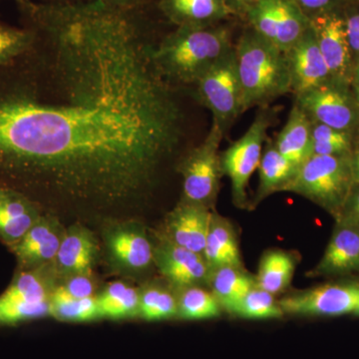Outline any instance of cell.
I'll list each match as a JSON object with an SVG mask.
<instances>
[{
    "label": "cell",
    "instance_id": "e0dca14e",
    "mask_svg": "<svg viewBox=\"0 0 359 359\" xmlns=\"http://www.w3.org/2000/svg\"><path fill=\"white\" fill-rule=\"evenodd\" d=\"M99 244L95 236L84 224L67 226L52 264L54 275L60 282L67 276L93 273L98 261Z\"/></svg>",
    "mask_w": 359,
    "mask_h": 359
},
{
    "label": "cell",
    "instance_id": "4316f807",
    "mask_svg": "<svg viewBox=\"0 0 359 359\" xmlns=\"http://www.w3.org/2000/svg\"><path fill=\"white\" fill-rule=\"evenodd\" d=\"M101 320H129L139 318L140 290L125 282L108 283L96 295Z\"/></svg>",
    "mask_w": 359,
    "mask_h": 359
},
{
    "label": "cell",
    "instance_id": "8992f818",
    "mask_svg": "<svg viewBox=\"0 0 359 359\" xmlns=\"http://www.w3.org/2000/svg\"><path fill=\"white\" fill-rule=\"evenodd\" d=\"M273 118V110H261L245 133L219 154L222 173L230 179L231 201L238 209L249 210L248 187L261 163L264 143Z\"/></svg>",
    "mask_w": 359,
    "mask_h": 359
},
{
    "label": "cell",
    "instance_id": "d4e9b609",
    "mask_svg": "<svg viewBox=\"0 0 359 359\" xmlns=\"http://www.w3.org/2000/svg\"><path fill=\"white\" fill-rule=\"evenodd\" d=\"M256 285V278L245 268L222 266L212 269L208 287L223 311L230 313L236 304Z\"/></svg>",
    "mask_w": 359,
    "mask_h": 359
},
{
    "label": "cell",
    "instance_id": "ffe728a7",
    "mask_svg": "<svg viewBox=\"0 0 359 359\" xmlns=\"http://www.w3.org/2000/svg\"><path fill=\"white\" fill-rule=\"evenodd\" d=\"M158 7L177 27L216 25L233 15L224 0H160Z\"/></svg>",
    "mask_w": 359,
    "mask_h": 359
},
{
    "label": "cell",
    "instance_id": "7a4b0ae2",
    "mask_svg": "<svg viewBox=\"0 0 359 359\" xmlns=\"http://www.w3.org/2000/svg\"><path fill=\"white\" fill-rule=\"evenodd\" d=\"M233 46L226 26H183L153 45L152 59L170 84L195 85Z\"/></svg>",
    "mask_w": 359,
    "mask_h": 359
},
{
    "label": "cell",
    "instance_id": "484cf974",
    "mask_svg": "<svg viewBox=\"0 0 359 359\" xmlns=\"http://www.w3.org/2000/svg\"><path fill=\"white\" fill-rule=\"evenodd\" d=\"M297 256L283 250H269L262 257L256 278L259 289L276 295L287 290L297 269Z\"/></svg>",
    "mask_w": 359,
    "mask_h": 359
},
{
    "label": "cell",
    "instance_id": "2e32d148",
    "mask_svg": "<svg viewBox=\"0 0 359 359\" xmlns=\"http://www.w3.org/2000/svg\"><path fill=\"white\" fill-rule=\"evenodd\" d=\"M212 211L204 205L180 200L168 212L163 230L158 233L175 245L203 255Z\"/></svg>",
    "mask_w": 359,
    "mask_h": 359
},
{
    "label": "cell",
    "instance_id": "f1b7e54d",
    "mask_svg": "<svg viewBox=\"0 0 359 359\" xmlns=\"http://www.w3.org/2000/svg\"><path fill=\"white\" fill-rule=\"evenodd\" d=\"M178 299L177 318L183 320H205L219 318L223 309L211 290L201 285L176 290Z\"/></svg>",
    "mask_w": 359,
    "mask_h": 359
},
{
    "label": "cell",
    "instance_id": "f35d334b",
    "mask_svg": "<svg viewBox=\"0 0 359 359\" xmlns=\"http://www.w3.org/2000/svg\"><path fill=\"white\" fill-rule=\"evenodd\" d=\"M106 6L124 11H134L137 6L143 4L145 0H100Z\"/></svg>",
    "mask_w": 359,
    "mask_h": 359
},
{
    "label": "cell",
    "instance_id": "74e56055",
    "mask_svg": "<svg viewBox=\"0 0 359 359\" xmlns=\"http://www.w3.org/2000/svg\"><path fill=\"white\" fill-rule=\"evenodd\" d=\"M233 15L245 16L252 7L263 0H224Z\"/></svg>",
    "mask_w": 359,
    "mask_h": 359
},
{
    "label": "cell",
    "instance_id": "6da1fadb",
    "mask_svg": "<svg viewBox=\"0 0 359 359\" xmlns=\"http://www.w3.org/2000/svg\"><path fill=\"white\" fill-rule=\"evenodd\" d=\"M36 39L0 66V187L114 219L157 184L184 112L133 11L20 0Z\"/></svg>",
    "mask_w": 359,
    "mask_h": 359
},
{
    "label": "cell",
    "instance_id": "277c9868",
    "mask_svg": "<svg viewBox=\"0 0 359 359\" xmlns=\"http://www.w3.org/2000/svg\"><path fill=\"white\" fill-rule=\"evenodd\" d=\"M354 184L351 155H311L299 167L285 192L306 198L335 218Z\"/></svg>",
    "mask_w": 359,
    "mask_h": 359
},
{
    "label": "cell",
    "instance_id": "ab89813d",
    "mask_svg": "<svg viewBox=\"0 0 359 359\" xmlns=\"http://www.w3.org/2000/svg\"><path fill=\"white\" fill-rule=\"evenodd\" d=\"M351 87L353 88L354 97L359 105V58L354 60L353 75H351Z\"/></svg>",
    "mask_w": 359,
    "mask_h": 359
},
{
    "label": "cell",
    "instance_id": "e575fe53",
    "mask_svg": "<svg viewBox=\"0 0 359 359\" xmlns=\"http://www.w3.org/2000/svg\"><path fill=\"white\" fill-rule=\"evenodd\" d=\"M334 219L335 224L359 228V184H354L348 198Z\"/></svg>",
    "mask_w": 359,
    "mask_h": 359
},
{
    "label": "cell",
    "instance_id": "52a82bcc",
    "mask_svg": "<svg viewBox=\"0 0 359 359\" xmlns=\"http://www.w3.org/2000/svg\"><path fill=\"white\" fill-rule=\"evenodd\" d=\"M106 259L120 275H145L154 264V242L143 224L133 219H110L102 233Z\"/></svg>",
    "mask_w": 359,
    "mask_h": 359
},
{
    "label": "cell",
    "instance_id": "5b68a950",
    "mask_svg": "<svg viewBox=\"0 0 359 359\" xmlns=\"http://www.w3.org/2000/svg\"><path fill=\"white\" fill-rule=\"evenodd\" d=\"M224 137L223 130L212 123L204 141L180 161L177 171L183 180L181 200L215 210L223 177L219 145Z\"/></svg>",
    "mask_w": 359,
    "mask_h": 359
},
{
    "label": "cell",
    "instance_id": "1f68e13d",
    "mask_svg": "<svg viewBox=\"0 0 359 359\" xmlns=\"http://www.w3.org/2000/svg\"><path fill=\"white\" fill-rule=\"evenodd\" d=\"M313 122V121H311ZM354 135L313 122L311 126V152L313 155L337 156L353 154Z\"/></svg>",
    "mask_w": 359,
    "mask_h": 359
},
{
    "label": "cell",
    "instance_id": "836d02e7",
    "mask_svg": "<svg viewBox=\"0 0 359 359\" xmlns=\"http://www.w3.org/2000/svg\"><path fill=\"white\" fill-rule=\"evenodd\" d=\"M57 285L75 299L96 297L99 292L98 285L93 273H78V275L67 276L58 282Z\"/></svg>",
    "mask_w": 359,
    "mask_h": 359
},
{
    "label": "cell",
    "instance_id": "7c38bea8",
    "mask_svg": "<svg viewBox=\"0 0 359 359\" xmlns=\"http://www.w3.org/2000/svg\"><path fill=\"white\" fill-rule=\"evenodd\" d=\"M154 264L175 290L209 285L212 269L204 256L175 245L159 233L154 242Z\"/></svg>",
    "mask_w": 359,
    "mask_h": 359
},
{
    "label": "cell",
    "instance_id": "603a6c76",
    "mask_svg": "<svg viewBox=\"0 0 359 359\" xmlns=\"http://www.w3.org/2000/svg\"><path fill=\"white\" fill-rule=\"evenodd\" d=\"M311 126L309 116L294 102L287 123L273 142L276 150L294 166H301L313 155Z\"/></svg>",
    "mask_w": 359,
    "mask_h": 359
},
{
    "label": "cell",
    "instance_id": "7402d4cb",
    "mask_svg": "<svg viewBox=\"0 0 359 359\" xmlns=\"http://www.w3.org/2000/svg\"><path fill=\"white\" fill-rule=\"evenodd\" d=\"M57 283L51 266L32 269H16L11 285L0 295V299L28 304L50 302Z\"/></svg>",
    "mask_w": 359,
    "mask_h": 359
},
{
    "label": "cell",
    "instance_id": "8fae6325",
    "mask_svg": "<svg viewBox=\"0 0 359 359\" xmlns=\"http://www.w3.org/2000/svg\"><path fill=\"white\" fill-rule=\"evenodd\" d=\"M285 314L301 316H359V283H325L278 299Z\"/></svg>",
    "mask_w": 359,
    "mask_h": 359
},
{
    "label": "cell",
    "instance_id": "3957f363",
    "mask_svg": "<svg viewBox=\"0 0 359 359\" xmlns=\"http://www.w3.org/2000/svg\"><path fill=\"white\" fill-rule=\"evenodd\" d=\"M233 48L244 112L266 107L278 97L292 93L285 52L250 27L241 35Z\"/></svg>",
    "mask_w": 359,
    "mask_h": 359
},
{
    "label": "cell",
    "instance_id": "f546056e",
    "mask_svg": "<svg viewBox=\"0 0 359 359\" xmlns=\"http://www.w3.org/2000/svg\"><path fill=\"white\" fill-rule=\"evenodd\" d=\"M51 318L65 323H90L101 320L97 297L75 299L56 285L51 297Z\"/></svg>",
    "mask_w": 359,
    "mask_h": 359
},
{
    "label": "cell",
    "instance_id": "9a60e30c",
    "mask_svg": "<svg viewBox=\"0 0 359 359\" xmlns=\"http://www.w3.org/2000/svg\"><path fill=\"white\" fill-rule=\"evenodd\" d=\"M285 53L294 96L334 81L321 55L311 25L306 34Z\"/></svg>",
    "mask_w": 359,
    "mask_h": 359
},
{
    "label": "cell",
    "instance_id": "ac0fdd59",
    "mask_svg": "<svg viewBox=\"0 0 359 359\" xmlns=\"http://www.w3.org/2000/svg\"><path fill=\"white\" fill-rule=\"evenodd\" d=\"M359 273V228L335 224L334 233L320 261L309 278L344 276Z\"/></svg>",
    "mask_w": 359,
    "mask_h": 359
},
{
    "label": "cell",
    "instance_id": "4dcf8cb0",
    "mask_svg": "<svg viewBox=\"0 0 359 359\" xmlns=\"http://www.w3.org/2000/svg\"><path fill=\"white\" fill-rule=\"evenodd\" d=\"M230 314L245 320H278L283 318L280 302L276 301V295L256 287L231 309Z\"/></svg>",
    "mask_w": 359,
    "mask_h": 359
},
{
    "label": "cell",
    "instance_id": "60d3db41",
    "mask_svg": "<svg viewBox=\"0 0 359 359\" xmlns=\"http://www.w3.org/2000/svg\"><path fill=\"white\" fill-rule=\"evenodd\" d=\"M55 1H58L57 4H67V0H55Z\"/></svg>",
    "mask_w": 359,
    "mask_h": 359
},
{
    "label": "cell",
    "instance_id": "ba28073f",
    "mask_svg": "<svg viewBox=\"0 0 359 359\" xmlns=\"http://www.w3.org/2000/svg\"><path fill=\"white\" fill-rule=\"evenodd\" d=\"M194 86L198 101L212 112V123L226 134L244 113L235 48L216 63Z\"/></svg>",
    "mask_w": 359,
    "mask_h": 359
},
{
    "label": "cell",
    "instance_id": "30bf717a",
    "mask_svg": "<svg viewBox=\"0 0 359 359\" xmlns=\"http://www.w3.org/2000/svg\"><path fill=\"white\" fill-rule=\"evenodd\" d=\"M250 27L283 52L306 34L311 20L292 0H263L245 14Z\"/></svg>",
    "mask_w": 359,
    "mask_h": 359
},
{
    "label": "cell",
    "instance_id": "d590c367",
    "mask_svg": "<svg viewBox=\"0 0 359 359\" xmlns=\"http://www.w3.org/2000/svg\"><path fill=\"white\" fill-rule=\"evenodd\" d=\"M311 20L321 14L340 11L344 0H292Z\"/></svg>",
    "mask_w": 359,
    "mask_h": 359
},
{
    "label": "cell",
    "instance_id": "5bb4252c",
    "mask_svg": "<svg viewBox=\"0 0 359 359\" xmlns=\"http://www.w3.org/2000/svg\"><path fill=\"white\" fill-rule=\"evenodd\" d=\"M66 228L57 216L45 212L18 244L9 248L18 269L52 266L62 242Z\"/></svg>",
    "mask_w": 359,
    "mask_h": 359
},
{
    "label": "cell",
    "instance_id": "8d00e7d4",
    "mask_svg": "<svg viewBox=\"0 0 359 359\" xmlns=\"http://www.w3.org/2000/svg\"><path fill=\"white\" fill-rule=\"evenodd\" d=\"M344 18L349 47L356 60L359 58V11H349L344 14Z\"/></svg>",
    "mask_w": 359,
    "mask_h": 359
},
{
    "label": "cell",
    "instance_id": "4fadbf2b",
    "mask_svg": "<svg viewBox=\"0 0 359 359\" xmlns=\"http://www.w3.org/2000/svg\"><path fill=\"white\" fill-rule=\"evenodd\" d=\"M311 25L332 80L351 86L354 60L347 39L344 14L340 11L321 14L311 18Z\"/></svg>",
    "mask_w": 359,
    "mask_h": 359
},
{
    "label": "cell",
    "instance_id": "cb8c5ba5",
    "mask_svg": "<svg viewBox=\"0 0 359 359\" xmlns=\"http://www.w3.org/2000/svg\"><path fill=\"white\" fill-rule=\"evenodd\" d=\"M299 167L294 166L275 147L269 144L262 156L259 168V186L254 198L250 200L249 210L256 209L269 196L285 192V188L294 179Z\"/></svg>",
    "mask_w": 359,
    "mask_h": 359
},
{
    "label": "cell",
    "instance_id": "83f0119b",
    "mask_svg": "<svg viewBox=\"0 0 359 359\" xmlns=\"http://www.w3.org/2000/svg\"><path fill=\"white\" fill-rule=\"evenodd\" d=\"M139 318L146 321H162L177 318L178 299L174 287L148 283L139 289Z\"/></svg>",
    "mask_w": 359,
    "mask_h": 359
},
{
    "label": "cell",
    "instance_id": "d6986e66",
    "mask_svg": "<svg viewBox=\"0 0 359 359\" xmlns=\"http://www.w3.org/2000/svg\"><path fill=\"white\" fill-rule=\"evenodd\" d=\"M43 212L23 194L0 187V242L8 249L18 244Z\"/></svg>",
    "mask_w": 359,
    "mask_h": 359
},
{
    "label": "cell",
    "instance_id": "d6a6232c",
    "mask_svg": "<svg viewBox=\"0 0 359 359\" xmlns=\"http://www.w3.org/2000/svg\"><path fill=\"white\" fill-rule=\"evenodd\" d=\"M36 39L32 28L0 25V66L8 65L32 49Z\"/></svg>",
    "mask_w": 359,
    "mask_h": 359
},
{
    "label": "cell",
    "instance_id": "9c48e42d",
    "mask_svg": "<svg viewBox=\"0 0 359 359\" xmlns=\"http://www.w3.org/2000/svg\"><path fill=\"white\" fill-rule=\"evenodd\" d=\"M294 102L313 122L341 131L358 132L359 105L348 85L330 81L295 96Z\"/></svg>",
    "mask_w": 359,
    "mask_h": 359
},
{
    "label": "cell",
    "instance_id": "44dd1931",
    "mask_svg": "<svg viewBox=\"0 0 359 359\" xmlns=\"http://www.w3.org/2000/svg\"><path fill=\"white\" fill-rule=\"evenodd\" d=\"M203 256L212 271L222 266L244 268L235 226L230 219L215 210L212 212Z\"/></svg>",
    "mask_w": 359,
    "mask_h": 359
}]
</instances>
